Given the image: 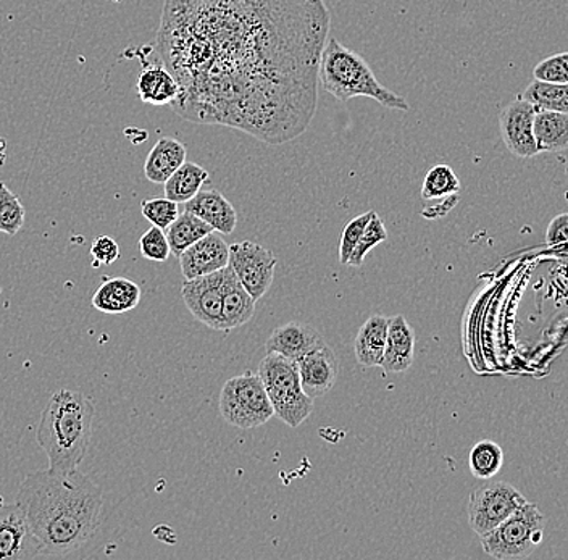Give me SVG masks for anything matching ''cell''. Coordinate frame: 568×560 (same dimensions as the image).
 <instances>
[{
	"label": "cell",
	"mask_w": 568,
	"mask_h": 560,
	"mask_svg": "<svg viewBox=\"0 0 568 560\" xmlns=\"http://www.w3.org/2000/svg\"><path fill=\"white\" fill-rule=\"evenodd\" d=\"M141 212L152 226L166 230L180 215V205L169 197H152L141 202Z\"/></svg>",
	"instance_id": "cell-31"
},
{
	"label": "cell",
	"mask_w": 568,
	"mask_h": 560,
	"mask_svg": "<svg viewBox=\"0 0 568 560\" xmlns=\"http://www.w3.org/2000/svg\"><path fill=\"white\" fill-rule=\"evenodd\" d=\"M24 218H27V211L23 204L18 200L17 194L0 181V233L16 236L23 228Z\"/></svg>",
	"instance_id": "cell-29"
},
{
	"label": "cell",
	"mask_w": 568,
	"mask_h": 560,
	"mask_svg": "<svg viewBox=\"0 0 568 560\" xmlns=\"http://www.w3.org/2000/svg\"><path fill=\"white\" fill-rule=\"evenodd\" d=\"M388 240V232H386L385 223L378 217V214H373L371 222H368L367 228H365L364 235L358 241L357 247L354 253L351 254L349 262L347 265L351 267H362L365 257L378 244L385 243Z\"/></svg>",
	"instance_id": "cell-30"
},
{
	"label": "cell",
	"mask_w": 568,
	"mask_h": 560,
	"mask_svg": "<svg viewBox=\"0 0 568 560\" xmlns=\"http://www.w3.org/2000/svg\"><path fill=\"white\" fill-rule=\"evenodd\" d=\"M536 145L541 152H564L568 149V113L538 110L535 115Z\"/></svg>",
	"instance_id": "cell-23"
},
{
	"label": "cell",
	"mask_w": 568,
	"mask_h": 560,
	"mask_svg": "<svg viewBox=\"0 0 568 560\" xmlns=\"http://www.w3.org/2000/svg\"><path fill=\"white\" fill-rule=\"evenodd\" d=\"M184 211L204 220L213 232L223 236L231 235L237 225L236 208L216 190L199 191L193 200L184 204Z\"/></svg>",
	"instance_id": "cell-16"
},
{
	"label": "cell",
	"mask_w": 568,
	"mask_h": 560,
	"mask_svg": "<svg viewBox=\"0 0 568 560\" xmlns=\"http://www.w3.org/2000/svg\"><path fill=\"white\" fill-rule=\"evenodd\" d=\"M415 343L417 336L404 315L389 318L385 356L379 367L389 374L408 370L415 359Z\"/></svg>",
	"instance_id": "cell-17"
},
{
	"label": "cell",
	"mask_w": 568,
	"mask_h": 560,
	"mask_svg": "<svg viewBox=\"0 0 568 560\" xmlns=\"http://www.w3.org/2000/svg\"><path fill=\"white\" fill-rule=\"evenodd\" d=\"M165 232L172 254L180 257L187 247L193 246L202 237L211 235L213 228L204 220L195 217L191 212L184 211L180 212L175 222Z\"/></svg>",
	"instance_id": "cell-25"
},
{
	"label": "cell",
	"mask_w": 568,
	"mask_h": 560,
	"mask_svg": "<svg viewBox=\"0 0 568 560\" xmlns=\"http://www.w3.org/2000/svg\"><path fill=\"white\" fill-rule=\"evenodd\" d=\"M538 109L524 98H518L513 104L507 105L499 116L500 136L504 144L509 149L515 157L527 159L536 157L539 154L536 145L535 115Z\"/></svg>",
	"instance_id": "cell-11"
},
{
	"label": "cell",
	"mask_w": 568,
	"mask_h": 560,
	"mask_svg": "<svg viewBox=\"0 0 568 560\" xmlns=\"http://www.w3.org/2000/svg\"><path fill=\"white\" fill-rule=\"evenodd\" d=\"M178 258L184 279H193L229 267L230 246L220 233L212 232L187 247Z\"/></svg>",
	"instance_id": "cell-13"
},
{
	"label": "cell",
	"mask_w": 568,
	"mask_h": 560,
	"mask_svg": "<svg viewBox=\"0 0 568 560\" xmlns=\"http://www.w3.org/2000/svg\"><path fill=\"white\" fill-rule=\"evenodd\" d=\"M504 452L495 441H479L468 457V466L474 477L489 480L503 469Z\"/></svg>",
	"instance_id": "cell-28"
},
{
	"label": "cell",
	"mask_w": 568,
	"mask_h": 560,
	"mask_svg": "<svg viewBox=\"0 0 568 560\" xmlns=\"http://www.w3.org/2000/svg\"><path fill=\"white\" fill-rule=\"evenodd\" d=\"M220 416L231 427L241 430L262 427L270 418L275 417V410L258 374L246 371L225 383L220 393Z\"/></svg>",
	"instance_id": "cell-7"
},
{
	"label": "cell",
	"mask_w": 568,
	"mask_h": 560,
	"mask_svg": "<svg viewBox=\"0 0 568 560\" xmlns=\"http://www.w3.org/2000/svg\"><path fill=\"white\" fill-rule=\"evenodd\" d=\"M141 288L131 279L116 278L105 279L92 296V307L106 315H122L133 310L141 303Z\"/></svg>",
	"instance_id": "cell-19"
},
{
	"label": "cell",
	"mask_w": 568,
	"mask_h": 560,
	"mask_svg": "<svg viewBox=\"0 0 568 560\" xmlns=\"http://www.w3.org/2000/svg\"><path fill=\"white\" fill-rule=\"evenodd\" d=\"M94 400L80 391L53 393L42 410L36 439L45 452L49 469L77 470L87 457L94 425Z\"/></svg>",
	"instance_id": "cell-3"
},
{
	"label": "cell",
	"mask_w": 568,
	"mask_h": 560,
	"mask_svg": "<svg viewBox=\"0 0 568 560\" xmlns=\"http://www.w3.org/2000/svg\"><path fill=\"white\" fill-rule=\"evenodd\" d=\"M222 293L223 329H236L248 324L254 317L257 301L244 289L230 265L223 268Z\"/></svg>",
	"instance_id": "cell-18"
},
{
	"label": "cell",
	"mask_w": 568,
	"mask_h": 560,
	"mask_svg": "<svg viewBox=\"0 0 568 560\" xmlns=\"http://www.w3.org/2000/svg\"><path fill=\"white\" fill-rule=\"evenodd\" d=\"M186 162V147L175 138H160L144 163L145 179L163 184Z\"/></svg>",
	"instance_id": "cell-22"
},
{
	"label": "cell",
	"mask_w": 568,
	"mask_h": 560,
	"mask_svg": "<svg viewBox=\"0 0 568 560\" xmlns=\"http://www.w3.org/2000/svg\"><path fill=\"white\" fill-rule=\"evenodd\" d=\"M460 187L459 176L449 165H436L426 173L422 197L425 201L446 200V197L457 196Z\"/></svg>",
	"instance_id": "cell-27"
},
{
	"label": "cell",
	"mask_w": 568,
	"mask_h": 560,
	"mask_svg": "<svg viewBox=\"0 0 568 560\" xmlns=\"http://www.w3.org/2000/svg\"><path fill=\"white\" fill-rule=\"evenodd\" d=\"M521 98L538 110L568 113V84L545 83L535 80Z\"/></svg>",
	"instance_id": "cell-26"
},
{
	"label": "cell",
	"mask_w": 568,
	"mask_h": 560,
	"mask_svg": "<svg viewBox=\"0 0 568 560\" xmlns=\"http://www.w3.org/2000/svg\"><path fill=\"white\" fill-rule=\"evenodd\" d=\"M525 502V496L506 481L483 485L471 492L468 501V522L471 530L478 537L495 530L497 525L509 519Z\"/></svg>",
	"instance_id": "cell-8"
},
{
	"label": "cell",
	"mask_w": 568,
	"mask_h": 560,
	"mask_svg": "<svg viewBox=\"0 0 568 560\" xmlns=\"http://www.w3.org/2000/svg\"><path fill=\"white\" fill-rule=\"evenodd\" d=\"M276 262L278 261L272 251L252 241H243L230 246L231 271L236 273L241 285L255 301L262 299L272 286Z\"/></svg>",
	"instance_id": "cell-9"
},
{
	"label": "cell",
	"mask_w": 568,
	"mask_h": 560,
	"mask_svg": "<svg viewBox=\"0 0 568 560\" xmlns=\"http://www.w3.org/2000/svg\"><path fill=\"white\" fill-rule=\"evenodd\" d=\"M223 271L184 279L181 297L195 320L222 332Z\"/></svg>",
	"instance_id": "cell-10"
},
{
	"label": "cell",
	"mask_w": 568,
	"mask_h": 560,
	"mask_svg": "<svg viewBox=\"0 0 568 560\" xmlns=\"http://www.w3.org/2000/svg\"><path fill=\"white\" fill-rule=\"evenodd\" d=\"M546 520L538 506L525 502L495 530L481 534L483 551L499 560L530 558L542 541Z\"/></svg>",
	"instance_id": "cell-6"
},
{
	"label": "cell",
	"mask_w": 568,
	"mask_h": 560,
	"mask_svg": "<svg viewBox=\"0 0 568 560\" xmlns=\"http://www.w3.org/2000/svg\"><path fill=\"white\" fill-rule=\"evenodd\" d=\"M258 377L264 383L275 416L287 427H301L312 416L314 399L302 389L297 362L282 354L268 353L258 365Z\"/></svg>",
	"instance_id": "cell-5"
},
{
	"label": "cell",
	"mask_w": 568,
	"mask_h": 560,
	"mask_svg": "<svg viewBox=\"0 0 568 560\" xmlns=\"http://www.w3.org/2000/svg\"><path fill=\"white\" fill-rule=\"evenodd\" d=\"M140 251L142 257L148 258V261L158 262V264L169 261L172 250H170L165 230L158 228V226H152L151 230H148L141 236Z\"/></svg>",
	"instance_id": "cell-32"
},
{
	"label": "cell",
	"mask_w": 568,
	"mask_h": 560,
	"mask_svg": "<svg viewBox=\"0 0 568 560\" xmlns=\"http://www.w3.org/2000/svg\"><path fill=\"white\" fill-rule=\"evenodd\" d=\"M91 257L94 267H104L119 261L120 246L112 236H98L91 246Z\"/></svg>",
	"instance_id": "cell-35"
},
{
	"label": "cell",
	"mask_w": 568,
	"mask_h": 560,
	"mask_svg": "<svg viewBox=\"0 0 568 560\" xmlns=\"http://www.w3.org/2000/svg\"><path fill=\"white\" fill-rule=\"evenodd\" d=\"M318 83L336 101L368 98L385 109L407 112L410 105L396 92L379 83L364 57L332 38L323 49L320 60Z\"/></svg>",
	"instance_id": "cell-4"
},
{
	"label": "cell",
	"mask_w": 568,
	"mask_h": 560,
	"mask_svg": "<svg viewBox=\"0 0 568 560\" xmlns=\"http://www.w3.org/2000/svg\"><path fill=\"white\" fill-rule=\"evenodd\" d=\"M297 367H300L302 389L311 399L323 398L336 385L337 360L332 347L326 343L305 354L297 362Z\"/></svg>",
	"instance_id": "cell-14"
},
{
	"label": "cell",
	"mask_w": 568,
	"mask_h": 560,
	"mask_svg": "<svg viewBox=\"0 0 568 560\" xmlns=\"http://www.w3.org/2000/svg\"><path fill=\"white\" fill-rule=\"evenodd\" d=\"M209 180H211V175L207 170L202 169L197 163L186 161L163 183V191L169 200L175 201L178 204H186Z\"/></svg>",
	"instance_id": "cell-24"
},
{
	"label": "cell",
	"mask_w": 568,
	"mask_h": 560,
	"mask_svg": "<svg viewBox=\"0 0 568 560\" xmlns=\"http://www.w3.org/2000/svg\"><path fill=\"white\" fill-rule=\"evenodd\" d=\"M136 88L141 101L155 108L172 105L180 95V84L163 63L144 67Z\"/></svg>",
	"instance_id": "cell-21"
},
{
	"label": "cell",
	"mask_w": 568,
	"mask_h": 560,
	"mask_svg": "<svg viewBox=\"0 0 568 560\" xmlns=\"http://www.w3.org/2000/svg\"><path fill=\"white\" fill-rule=\"evenodd\" d=\"M39 558H65L87 548L98 533L104 491L81 471L38 470L18 488Z\"/></svg>",
	"instance_id": "cell-2"
},
{
	"label": "cell",
	"mask_w": 568,
	"mask_h": 560,
	"mask_svg": "<svg viewBox=\"0 0 568 560\" xmlns=\"http://www.w3.org/2000/svg\"><path fill=\"white\" fill-rule=\"evenodd\" d=\"M375 212L368 211L365 214L358 215L354 220L347 223L346 228L343 230L339 241V262L343 265H347L349 262L351 254L354 253L357 247L358 241L364 235L365 228H367L368 222H371Z\"/></svg>",
	"instance_id": "cell-33"
},
{
	"label": "cell",
	"mask_w": 568,
	"mask_h": 560,
	"mask_svg": "<svg viewBox=\"0 0 568 560\" xmlns=\"http://www.w3.org/2000/svg\"><path fill=\"white\" fill-rule=\"evenodd\" d=\"M388 325V317L375 314L358 329L357 336H355L354 354L362 367L373 368L382 365Z\"/></svg>",
	"instance_id": "cell-20"
},
{
	"label": "cell",
	"mask_w": 568,
	"mask_h": 560,
	"mask_svg": "<svg viewBox=\"0 0 568 560\" xmlns=\"http://www.w3.org/2000/svg\"><path fill=\"white\" fill-rule=\"evenodd\" d=\"M325 339L314 328V326L305 324H291L280 326L266 339V354L276 353L287 357V359L300 362L305 354L323 346Z\"/></svg>",
	"instance_id": "cell-15"
},
{
	"label": "cell",
	"mask_w": 568,
	"mask_h": 560,
	"mask_svg": "<svg viewBox=\"0 0 568 560\" xmlns=\"http://www.w3.org/2000/svg\"><path fill=\"white\" fill-rule=\"evenodd\" d=\"M39 558L38 546L31 537L20 507L0 498V560Z\"/></svg>",
	"instance_id": "cell-12"
},
{
	"label": "cell",
	"mask_w": 568,
	"mask_h": 560,
	"mask_svg": "<svg viewBox=\"0 0 568 560\" xmlns=\"http://www.w3.org/2000/svg\"><path fill=\"white\" fill-rule=\"evenodd\" d=\"M535 80L545 83L568 84V52L550 55L532 70Z\"/></svg>",
	"instance_id": "cell-34"
},
{
	"label": "cell",
	"mask_w": 568,
	"mask_h": 560,
	"mask_svg": "<svg viewBox=\"0 0 568 560\" xmlns=\"http://www.w3.org/2000/svg\"><path fill=\"white\" fill-rule=\"evenodd\" d=\"M329 27L325 0H165L158 52L180 84L170 108L264 144L296 140L317 113Z\"/></svg>",
	"instance_id": "cell-1"
},
{
	"label": "cell",
	"mask_w": 568,
	"mask_h": 560,
	"mask_svg": "<svg viewBox=\"0 0 568 560\" xmlns=\"http://www.w3.org/2000/svg\"><path fill=\"white\" fill-rule=\"evenodd\" d=\"M546 241H548V244L568 243V214L557 215L550 222Z\"/></svg>",
	"instance_id": "cell-36"
}]
</instances>
